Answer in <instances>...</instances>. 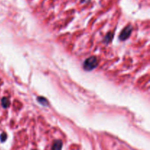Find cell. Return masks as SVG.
<instances>
[{"instance_id":"obj_1","label":"cell","mask_w":150,"mask_h":150,"mask_svg":"<svg viewBox=\"0 0 150 150\" xmlns=\"http://www.w3.org/2000/svg\"><path fill=\"white\" fill-rule=\"evenodd\" d=\"M98 65V59L95 57H91L85 60L84 63V68L87 71L92 70Z\"/></svg>"},{"instance_id":"obj_2","label":"cell","mask_w":150,"mask_h":150,"mask_svg":"<svg viewBox=\"0 0 150 150\" xmlns=\"http://www.w3.org/2000/svg\"><path fill=\"white\" fill-rule=\"evenodd\" d=\"M131 32H132V27H131V26L126 27L122 30V32L120 33L119 39L121 40H125L129 38L131 34Z\"/></svg>"},{"instance_id":"obj_3","label":"cell","mask_w":150,"mask_h":150,"mask_svg":"<svg viewBox=\"0 0 150 150\" xmlns=\"http://www.w3.org/2000/svg\"><path fill=\"white\" fill-rule=\"evenodd\" d=\"M62 142L60 140L55 141L54 144H53L52 150H62Z\"/></svg>"},{"instance_id":"obj_4","label":"cell","mask_w":150,"mask_h":150,"mask_svg":"<svg viewBox=\"0 0 150 150\" xmlns=\"http://www.w3.org/2000/svg\"><path fill=\"white\" fill-rule=\"evenodd\" d=\"M10 104V102L9 100L7 98H3L2 99V105L3 108H7L9 107Z\"/></svg>"},{"instance_id":"obj_5","label":"cell","mask_w":150,"mask_h":150,"mask_svg":"<svg viewBox=\"0 0 150 150\" xmlns=\"http://www.w3.org/2000/svg\"><path fill=\"white\" fill-rule=\"evenodd\" d=\"M38 101L42 104L43 105H48V101L46 100V99L44 98H38Z\"/></svg>"},{"instance_id":"obj_6","label":"cell","mask_w":150,"mask_h":150,"mask_svg":"<svg viewBox=\"0 0 150 150\" xmlns=\"http://www.w3.org/2000/svg\"><path fill=\"white\" fill-rule=\"evenodd\" d=\"M6 139H7V135L5 133H2V135H0V140H1L2 142H4Z\"/></svg>"},{"instance_id":"obj_7","label":"cell","mask_w":150,"mask_h":150,"mask_svg":"<svg viewBox=\"0 0 150 150\" xmlns=\"http://www.w3.org/2000/svg\"><path fill=\"white\" fill-rule=\"evenodd\" d=\"M89 0H81V3H86V2H88Z\"/></svg>"}]
</instances>
